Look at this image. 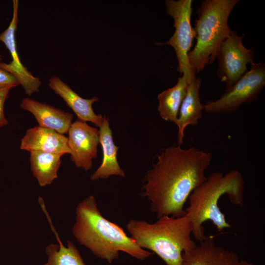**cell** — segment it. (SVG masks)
I'll return each instance as SVG.
<instances>
[{
  "label": "cell",
  "instance_id": "1",
  "mask_svg": "<svg viewBox=\"0 0 265 265\" xmlns=\"http://www.w3.org/2000/svg\"><path fill=\"white\" fill-rule=\"evenodd\" d=\"M212 155L195 147L172 146L157 155V160L143 179L141 195L158 218L186 214L184 206L192 192L206 179Z\"/></svg>",
  "mask_w": 265,
  "mask_h": 265
},
{
  "label": "cell",
  "instance_id": "2",
  "mask_svg": "<svg viewBox=\"0 0 265 265\" xmlns=\"http://www.w3.org/2000/svg\"><path fill=\"white\" fill-rule=\"evenodd\" d=\"M72 233L80 245L109 264L118 259L120 252L142 261L152 255L140 247L121 227L104 217L92 195L78 204Z\"/></svg>",
  "mask_w": 265,
  "mask_h": 265
},
{
  "label": "cell",
  "instance_id": "3",
  "mask_svg": "<svg viewBox=\"0 0 265 265\" xmlns=\"http://www.w3.org/2000/svg\"><path fill=\"white\" fill-rule=\"evenodd\" d=\"M244 181L241 173L232 170L224 174L212 172L189 195L186 215L192 227V234L199 241L206 238L203 224L211 221L219 232L231 227L218 204L222 196H228L236 206L244 205Z\"/></svg>",
  "mask_w": 265,
  "mask_h": 265
},
{
  "label": "cell",
  "instance_id": "4",
  "mask_svg": "<svg viewBox=\"0 0 265 265\" xmlns=\"http://www.w3.org/2000/svg\"><path fill=\"white\" fill-rule=\"evenodd\" d=\"M126 228L140 247L155 252L166 265H182L183 254L196 246L191 238L192 227L186 214L163 215L153 223L131 219Z\"/></svg>",
  "mask_w": 265,
  "mask_h": 265
},
{
  "label": "cell",
  "instance_id": "5",
  "mask_svg": "<svg viewBox=\"0 0 265 265\" xmlns=\"http://www.w3.org/2000/svg\"><path fill=\"white\" fill-rule=\"evenodd\" d=\"M238 0H205L197 10L194 30L196 43L188 53L189 65L196 75L216 58L223 42L232 32L228 21Z\"/></svg>",
  "mask_w": 265,
  "mask_h": 265
},
{
  "label": "cell",
  "instance_id": "6",
  "mask_svg": "<svg viewBox=\"0 0 265 265\" xmlns=\"http://www.w3.org/2000/svg\"><path fill=\"white\" fill-rule=\"evenodd\" d=\"M192 1V0L165 1L166 12L173 19L175 30L166 42L156 43L158 45H168L173 48L178 62L177 70L186 77L189 83L196 78L189 65L188 57L195 37L190 23Z\"/></svg>",
  "mask_w": 265,
  "mask_h": 265
},
{
  "label": "cell",
  "instance_id": "7",
  "mask_svg": "<svg viewBox=\"0 0 265 265\" xmlns=\"http://www.w3.org/2000/svg\"><path fill=\"white\" fill-rule=\"evenodd\" d=\"M247 71L220 98L204 104V110L208 113H232L240 106L256 100L265 86V65L252 62Z\"/></svg>",
  "mask_w": 265,
  "mask_h": 265
},
{
  "label": "cell",
  "instance_id": "8",
  "mask_svg": "<svg viewBox=\"0 0 265 265\" xmlns=\"http://www.w3.org/2000/svg\"><path fill=\"white\" fill-rule=\"evenodd\" d=\"M243 37L233 30L221 45L216 57L218 63L216 74L220 81L225 83V90L247 72V64L253 62V50L245 47L242 42Z\"/></svg>",
  "mask_w": 265,
  "mask_h": 265
},
{
  "label": "cell",
  "instance_id": "9",
  "mask_svg": "<svg viewBox=\"0 0 265 265\" xmlns=\"http://www.w3.org/2000/svg\"><path fill=\"white\" fill-rule=\"evenodd\" d=\"M18 8L19 0H13L12 19L7 28L0 33V41L4 43L12 57L9 63L0 62V67L14 75L25 93L30 96L39 91L42 82L22 64L17 52L15 33L18 24Z\"/></svg>",
  "mask_w": 265,
  "mask_h": 265
},
{
  "label": "cell",
  "instance_id": "10",
  "mask_svg": "<svg viewBox=\"0 0 265 265\" xmlns=\"http://www.w3.org/2000/svg\"><path fill=\"white\" fill-rule=\"evenodd\" d=\"M68 133L71 160L78 168L90 169L92 160L97 157L99 130L78 120L72 123Z\"/></svg>",
  "mask_w": 265,
  "mask_h": 265
},
{
  "label": "cell",
  "instance_id": "11",
  "mask_svg": "<svg viewBox=\"0 0 265 265\" xmlns=\"http://www.w3.org/2000/svg\"><path fill=\"white\" fill-rule=\"evenodd\" d=\"M239 262L235 252L217 245L211 236L183 254L182 265H238Z\"/></svg>",
  "mask_w": 265,
  "mask_h": 265
},
{
  "label": "cell",
  "instance_id": "12",
  "mask_svg": "<svg viewBox=\"0 0 265 265\" xmlns=\"http://www.w3.org/2000/svg\"><path fill=\"white\" fill-rule=\"evenodd\" d=\"M20 149L29 152L40 151L63 156L71 154L68 137L39 126L28 129L21 139Z\"/></svg>",
  "mask_w": 265,
  "mask_h": 265
},
{
  "label": "cell",
  "instance_id": "13",
  "mask_svg": "<svg viewBox=\"0 0 265 265\" xmlns=\"http://www.w3.org/2000/svg\"><path fill=\"white\" fill-rule=\"evenodd\" d=\"M20 106L34 115L39 126L62 134L68 132L73 118L72 113L30 98H24Z\"/></svg>",
  "mask_w": 265,
  "mask_h": 265
},
{
  "label": "cell",
  "instance_id": "14",
  "mask_svg": "<svg viewBox=\"0 0 265 265\" xmlns=\"http://www.w3.org/2000/svg\"><path fill=\"white\" fill-rule=\"evenodd\" d=\"M49 86L73 110L78 120L91 122L98 127L101 126L104 116L101 114H96L92 108L93 104L99 101L97 97L90 99L82 98L57 76H53L50 78Z\"/></svg>",
  "mask_w": 265,
  "mask_h": 265
},
{
  "label": "cell",
  "instance_id": "15",
  "mask_svg": "<svg viewBox=\"0 0 265 265\" xmlns=\"http://www.w3.org/2000/svg\"><path fill=\"white\" fill-rule=\"evenodd\" d=\"M201 80L196 78L189 84L186 95L183 100L175 123L178 128V144L183 143L184 132L188 126H195L203 116L204 105L200 98Z\"/></svg>",
  "mask_w": 265,
  "mask_h": 265
},
{
  "label": "cell",
  "instance_id": "16",
  "mask_svg": "<svg viewBox=\"0 0 265 265\" xmlns=\"http://www.w3.org/2000/svg\"><path fill=\"white\" fill-rule=\"evenodd\" d=\"M99 128V140L103 150V160L100 166L91 175V180L106 179L113 175L125 177V174L117 160L118 147L114 144L109 120L106 116H104Z\"/></svg>",
  "mask_w": 265,
  "mask_h": 265
},
{
  "label": "cell",
  "instance_id": "17",
  "mask_svg": "<svg viewBox=\"0 0 265 265\" xmlns=\"http://www.w3.org/2000/svg\"><path fill=\"white\" fill-rule=\"evenodd\" d=\"M186 77L182 75L172 87L164 90L158 95V111L162 119L176 123L180 107L189 85Z\"/></svg>",
  "mask_w": 265,
  "mask_h": 265
},
{
  "label": "cell",
  "instance_id": "18",
  "mask_svg": "<svg viewBox=\"0 0 265 265\" xmlns=\"http://www.w3.org/2000/svg\"><path fill=\"white\" fill-rule=\"evenodd\" d=\"M62 156L40 151L30 152L31 172L40 186L50 185L57 178Z\"/></svg>",
  "mask_w": 265,
  "mask_h": 265
},
{
  "label": "cell",
  "instance_id": "19",
  "mask_svg": "<svg viewBox=\"0 0 265 265\" xmlns=\"http://www.w3.org/2000/svg\"><path fill=\"white\" fill-rule=\"evenodd\" d=\"M47 218L54 233L57 243H50L45 248L47 261L43 265H85L83 259L75 244L67 240L65 246L53 225L47 212Z\"/></svg>",
  "mask_w": 265,
  "mask_h": 265
},
{
  "label": "cell",
  "instance_id": "20",
  "mask_svg": "<svg viewBox=\"0 0 265 265\" xmlns=\"http://www.w3.org/2000/svg\"><path fill=\"white\" fill-rule=\"evenodd\" d=\"M20 85L17 79L10 73L0 67V89Z\"/></svg>",
  "mask_w": 265,
  "mask_h": 265
},
{
  "label": "cell",
  "instance_id": "21",
  "mask_svg": "<svg viewBox=\"0 0 265 265\" xmlns=\"http://www.w3.org/2000/svg\"><path fill=\"white\" fill-rule=\"evenodd\" d=\"M14 87L11 86L0 89V128L8 124L4 113V105L10 91Z\"/></svg>",
  "mask_w": 265,
  "mask_h": 265
},
{
  "label": "cell",
  "instance_id": "22",
  "mask_svg": "<svg viewBox=\"0 0 265 265\" xmlns=\"http://www.w3.org/2000/svg\"><path fill=\"white\" fill-rule=\"evenodd\" d=\"M238 265H255L251 263H249L245 260H240L238 263Z\"/></svg>",
  "mask_w": 265,
  "mask_h": 265
},
{
  "label": "cell",
  "instance_id": "23",
  "mask_svg": "<svg viewBox=\"0 0 265 265\" xmlns=\"http://www.w3.org/2000/svg\"><path fill=\"white\" fill-rule=\"evenodd\" d=\"M2 59V57L1 54H0V63L1 62V61Z\"/></svg>",
  "mask_w": 265,
  "mask_h": 265
}]
</instances>
